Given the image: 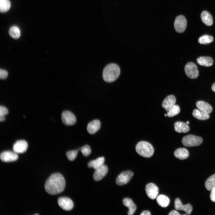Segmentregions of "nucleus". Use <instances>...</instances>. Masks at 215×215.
Segmentation results:
<instances>
[{"label":"nucleus","instance_id":"nucleus-1","mask_svg":"<svg viewBox=\"0 0 215 215\" xmlns=\"http://www.w3.org/2000/svg\"><path fill=\"white\" fill-rule=\"evenodd\" d=\"M65 186V180L63 176L59 173H56L52 174L47 179L44 188L48 194L56 195L62 192Z\"/></svg>","mask_w":215,"mask_h":215},{"label":"nucleus","instance_id":"nucleus-2","mask_svg":"<svg viewBox=\"0 0 215 215\" xmlns=\"http://www.w3.org/2000/svg\"><path fill=\"white\" fill-rule=\"evenodd\" d=\"M120 70L119 66L114 63H110L104 68L102 73L104 80L107 82H111L119 77Z\"/></svg>","mask_w":215,"mask_h":215},{"label":"nucleus","instance_id":"nucleus-3","mask_svg":"<svg viewBox=\"0 0 215 215\" xmlns=\"http://www.w3.org/2000/svg\"><path fill=\"white\" fill-rule=\"evenodd\" d=\"M136 150L139 155L147 158L151 156L154 152L151 145L148 142L143 141H141L137 144Z\"/></svg>","mask_w":215,"mask_h":215},{"label":"nucleus","instance_id":"nucleus-4","mask_svg":"<svg viewBox=\"0 0 215 215\" xmlns=\"http://www.w3.org/2000/svg\"><path fill=\"white\" fill-rule=\"evenodd\" d=\"M201 137L192 135H189L184 136L182 139V142L185 146L190 147L200 145L202 142Z\"/></svg>","mask_w":215,"mask_h":215},{"label":"nucleus","instance_id":"nucleus-5","mask_svg":"<svg viewBox=\"0 0 215 215\" xmlns=\"http://www.w3.org/2000/svg\"><path fill=\"white\" fill-rule=\"evenodd\" d=\"M184 70L186 75L190 79L196 78L199 76L197 66L193 62L188 63L185 66Z\"/></svg>","mask_w":215,"mask_h":215},{"label":"nucleus","instance_id":"nucleus-6","mask_svg":"<svg viewBox=\"0 0 215 215\" xmlns=\"http://www.w3.org/2000/svg\"><path fill=\"white\" fill-rule=\"evenodd\" d=\"M187 26V20L182 15H179L175 19L174 23V27L176 31L179 33L184 32Z\"/></svg>","mask_w":215,"mask_h":215},{"label":"nucleus","instance_id":"nucleus-7","mask_svg":"<svg viewBox=\"0 0 215 215\" xmlns=\"http://www.w3.org/2000/svg\"><path fill=\"white\" fill-rule=\"evenodd\" d=\"M133 173L130 171L122 172L117 177L116 183L119 185H122L128 183L133 176Z\"/></svg>","mask_w":215,"mask_h":215},{"label":"nucleus","instance_id":"nucleus-8","mask_svg":"<svg viewBox=\"0 0 215 215\" xmlns=\"http://www.w3.org/2000/svg\"><path fill=\"white\" fill-rule=\"evenodd\" d=\"M61 119L63 123L66 125H72L76 122V119L74 115L68 110L63 111L61 115Z\"/></svg>","mask_w":215,"mask_h":215},{"label":"nucleus","instance_id":"nucleus-9","mask_svg":"<svg viewBox=\"0 0 215 215\" xmlns=\"http://www.w3.org/2000/svg\"><path fill=\"white\" fill-rule=\"evenodd\" d=\"M145 190L147 196L150 199H154L156 198L159 193V189L154 184L148 183L146 185Z\"/></svg>","mask_w":215,"mask_h":215},{"label":"nucleus","instance_id":"nucleus-10","mask_svg":"<svg viewBox=\"0 0 215 215\" xmlns=\"http://www.w3.org/2000/svg\"><path fill=\"white\" fill-rule=\"evenodd\" d=\"M1 160L4 162H11L16 160L18 158L17 153L10 151L2 152L0 156Z\"/></svg>","mask_w":215,"mask_h":215},{"label":"nucleus","instance_id":"nucleus-11","mask_svg":"<svg viewBox=\"0 0 215 215\" xmlns=\"http://www.w3.org/2000/svg\"><path fill=\"white\" fill-rule=\"evenodd\" d=\"M59 206L63 210L65 211L71 210L73 207V203L72 201L67 197L59 198L58 200Z\"/></svg>","mask_w":215,"mask_h":215},{"label":"nucleus","instance_id":"nucleus-12","mask_svg":"<svg viewBox=\"0 0 215 215\" xmlns=\"http://www.w3.org/2000/svg\"><path fill=\"white\" fill-rule=\"evenodd\" d=\"M28 148V144L24 140L17 141L13 144V151L16 153H23L25 152Z\"/></svg>","mask_w":215,"mask_h":215},{"label":"nucleus","instance_id":"nucleus-13","mask_svg":"<svg viewBox=\"0 0 215 215\" xmlns=\"http://www.w3.org/2000/svg\"><path fill=\"white\" fill-rule=\"evenodd\" d=\"M108 172L107 166L106 165L103 164L95 170L93 174V179L96 181H98L102 179L106 175Z\"/></svg>","mask_w":215,"mask_h":215},{"label":"nucleus","instance_id":"nucleus-14","mask_svg":"<svg viewBox=\"0 0 215 215\" xmlns=\"http://www.w3.org/2000/svg\"><path fill=\"white\" fill-rule=\"evenodd\" d=\"M174 207L176 210L183 211L188 214H190L192 210V207L190 204L183 205L178 198H176L175 200Z\"/></svg>","mask_w":215,"mask_h":215},{"label":"nucleus","instance_id":"nucleus-15","mask_svg":"<svg viewBox=\"0 0 215 215\" xmlns=\"http://www.w3.org/2000/svg\"><path fill=\"white\" fill-rule=\"evenodd\" d=\"M176 99L175 97L172 95L167 96L163 100L162 103V106L166 111H168L170 109L175 105Z\"/></svg>","mask_w":215,"mask_h":215},{"label":"nucleus","instance_id":"nucleus-16","mask_svg":"<svg viewBox=\"0 0 215 215\" xmlns=\"http://www.w3.org/2000/svg\"><path fill=\"white\" fill-rule=\"evenodd\" d=\"M101 127L100 121L97 119L94 120L89 123L87 126V130L90 134L96 133Z\"/></svg>","mask_w":215,"mask_h":215},{"label":"nucleus","instance_id":"nucleus-17","mask_svg":"<svg viewBox=\"0 0 215 215\" xmlns=\"http://www.w3.org/2000/svg\"><path fill=\"white\" fill-rule=\"evenodd\" d=\"M122 202L123 205L129 209L128 215H133L136 209V207L132 200L129 198H126L123 199Z\"/></svg>","mask_w":215,"mask_h":215},{"label":"nucleus","instance_id":"nucleus-18","mask_svg":"<svg viewBox=\"0 0 215 215\" xmlns=\"http://www.w3.org/2000/svg\"><path fill=\"white\" fill-rule=\"evenodd\" d=\"M196 106L200 110L208 113H211L212 111V108L211 106L205 102L200 101L197 102Z\"/></svg>","mask_w":215,"mask_h":215},{"label":"nucleus","instance_id":"nucleus-19","mask_svg":"<svg viewBox=\"0 0 215 215\" xmlns=\"http://www.w3.org/2000/svg\"><path fill=\"white\" fill-rule=\"evenodd\" d=\"M174 128L176 131L179 133H185L190 130L188 124L180 121L174 123Z\"/></svg>","mask_w":215,"mask_h":215},{"label":"nucleus","instance_id":"nucleus-20","mask_svg":"<svg viewBox=\"0 0 215 215\" xmlns=\"http://www.w3.org/2000/svg\"><path fill=\"white\" fill-rule=\"evenodd\" d=\"M196 62L199 65L205 67L211 66L213 64L212 59L211 57L209 56L199 57L197 59Z\"/></svg>","mask_w":215,"mask_h":215},{"label":"nucleus","instance_id":"nucleus-21","mask_svg":"<svg viewBox=\"0 0 215 215\" xmlns=\"http://www.w3.org/2000/svg\"><path fill=\"white\" fill-rule=\"evenodd\" d=\"M200 16L202 21L205 25L208 26L212 25L213 23L212 17L208 12L203 11L201 13Z\"/></svg>","mask_w":215,"mask_h":215},{"label":"nucleus","instance_id":"nucleus-22","mask_svg":"<svg viewBox=\"0 0 215 215\" xmlns=\"http://www.w3.org/2000/svg\"><path fill=\"white\" fill-rule=\"evenodd\" d=\"M175 157L180 159H184L189 156V153L188 150L185 148H180L177 149L174 152Z\"/></svg>","mask_w":215,"mask_h":215},{"label":"nucleus","instance_id":"nucleus-23","mask_svg":"<svg viewBox=\"0 0 215 215\" xmlns=\"http://www.w3.org/2000/svg\"><path fill=\"white\" fill-rule=\"evenodd\" d=\"M105 161L104 157H100L96 159L90 161L88 164L89 168H92L96 170L102 165Z\"/></svg>","mask_w":215,"mask_h":215},{"label":"nucleus","instance_id":"nucleus-24","mask_svg":"<svg viewBox=\"0 0 215 215\" xmlns=\"http://www.w3.org/2000/svg\"><path fill=\"white\" fill-rule=\"evenodd\" d=\"M192 115L195 118L200 120H205L208 119L210 117L208 113L197 109L193 110Z\"/></svg>","mask_w":215,"mask_h":215},{"label":"nucleus","instance_id":"nucleus-25","mask_svg":"<svg viewBox=\"0 0 215 215\" xmlns=\"http://www.w3.org/2000/svg\"><path fill=\"white\" fill-rule=\"evenodd\" d=\"M156 198L157 203L162 207H166L169 204L170 201L169 198L165 195H159L157 196Z\"/></svg>","mask_w":215,"mask_h":215},{"label":"nucleus","instance_id":"nucleus-26","mask_svg":"<svg viewBox=\"0 0 215 215\" xmlns=\"http://www.w3.org/2000/svg\"><path fill=\"white\" fill-rule=\"evenodd\" d=\"M206 188L208 191L211 190L215 187V174L209 177L205 183Z\"/></svg>","mask_w":215,"mask_h":215},{"label":"nucleus","instance_id":"nucleus-27","mask_svg":"<svg viewBox=\"0 0 215 215\" xmlns=\"http://www.w3.org/2000/svg\"><path fill=\"white\" fill-rule=\"evenodd\" d=\"M11 4L9 0H0V10L2 13L8 11L10 9Z\"/></svg>","mask_w":215,"mask_h":215},{"label":"nucleus","instance_id":"nucleus-28","mask_svg":"<svg viewBox=\"0 0 215 215\" xmlns=\"http://www.w3.org/2000/svg\"><path fill=\"white\" fill-rule=\"evenodd\" d=\"M213 41V37L208 35H204L199 37L198 42L201 44H207L212 42Z\"/></svg>","mask_w":215,"mask_h":215},{"label":"nucleus","instance_id":"nucleus-29","mask_svg":"<svg viewBox=\"0 0 215 215\" xmlns=\"http://www.w3.org/2000/svg\"><path fill=\"white\" fill-rule=\"evenodd\" d=\"M10 36L14 39H17L20 36V30L18 27L14 26L11 27L9 31Z\"/></svg>","mask_w":215,"mask_h":215},{"label":"nucleus","instance_id":"nucleus-30","mask_svg":"<svg viewBox=\"0 0 215 215\" xmlns=\"http://www.w3.org/2000/svg\"><path fill=\"white\" fill-rule=\"evenodd\" d=\"M180 111L179 106L177 105H174L167 112V116L168 117H173L179 114Z\"/></svg>","mask_w":215,"mask_h":215},{"label":"nucleus","instance_id":"nucleus-31","mask_svg":"<svg viewBox=\"0 0 215 215\" xmlns=\"http://www.w3.org/2000/svg\"><path fill=\"white\" fill-rule=\"evenodd\" d=\"M79 150V149L67 151L66 153V155L68 159L70 161L74 160L76 157Z\"/></svg>","mask_w":215,"mask_h":215},{"label":"nucleus","instance_id":"nucleus-32","mask_svg":"<svg viewBox=\"0 0 215 215\" xmlns=\"http://www.w3.org/2000/svg\"><path fill=\"white\" fill-rule=\"evenodd\" d=\"M82 152L83 156H88L91 152L90 147L87 145H85L79 149Z\"/></svg>","mask_w":215,"mask_h":215},{"label":"nucleus","instance_id":"nucleus-33","mask_svg":"<svg viewBox=\"0 0 215 215\" xmlns=\"http://www.w3.org/2000/svg\"><path fill=\"white\" fill-rule=\"evenodd\" d=\"M8 113V111L7 108L5 107L0 106V116H5Z\"/></svg>","mask_w":215,"mask_h":215},{"label":"nucleus","instance_id":"nucleus-34","mask_svg":"<svg viewBox=\"0 0 215 215\" xmlns=\"http://www.w3.org/2000/svg\"><path fill=\"white\" fill-rule=\"evenodd\" d=\"M7 75V72L6 70L2 69L0 70V77L1 79H6Z\"/></svg>","mask_w":215,"mask_h":215},{"label":"nucleus","instance_id":"nucleus-35","mask_svg":"<svg viewBox=\"0 0 215 215\" xmlns=\"http://www.w3.org/2000/svg\"><path fill=\"white\" fill-rule=\"evenodd\" d=\"M211 191L210 198L213 202H215V187L213 188Z\"/></svg>","mask_w":215,"mask_h":215},{"label":"nucleus","instance_id":"nucleus-36","mask_svg":"<svg viewBox=\"0 0 215 215\" xmlns=\"http://www.w3.org/2000/svg\"><path fill=\"white\" fill-rule=\"evenodd\" d=\"M169 215H180L179 213L176 210H173L168 214Z\"/></svg>","mask_w":215,"mask_h":215},{"label":"nucleus","instance_id":"nucleus-37","mask_svg":"<svg viewBox=\"0 0 215 215\" xmlns=\"http://www.w3.org/2000/svg\"><path fill=\"white\" fill-rule=\"evenodd\" d=\"M141 215H150V212L148 211H144L142 212L140 214Z\"/></svg>","mask_w":215,"mask_h":215},{"label":"nucleus","instance_id":"nucleus-38","mask_svg":"<svg viewBox=\"0 0 215 215\" xmlns=\"http://www.w3.org/2000/svg\"><path fill=\"white\" fill-rule=\"evenodd\" d=\"M5 119V117L4 116H0V121L1 122L4 121Z\"/></svg>","mask_w":215,"mask_h":215},{"label":"nucleus","instance_id":"nucleus-39","mask_svg":"<svg viewBox=\"0 0 215 215\" xmlns=\"http://www.w3.org/2000/svg\"><path fill=\"white\" fill-rule=\"evenodd\" d=\"M211 89L214 92H215V82L212 85Z\"/></svg>","mask_w":215,"mask_h":215},{"label":"nucleus","instance_id":"nucleus-40","mask_svg":"<svg viewBox=\"0 0 215 215\" xmlns=\"http://www.w3.org/2000/svg\"><path fill=\"white\" fill-rule=\"evenodd\" d=\"M186 124H187L188 125L189 123V122L188 121L186 122Z\"/></svg>","mask_w":215,"mask_h":215},{"label":"nucleus","instance_id":"nucleus-41","mask_svg":"<svg viewBox=\"0 0 215 215\" xmlns=\"http://www.w3.org/2000/svg\"><path fill=\"white\" fill-rule=\"evenodd\" d=\"M165 116H167V114H165Z\"/></svg>","mask_w":215,"mask_h":215},{"label":"nucleus","instance_id":"nucleus-42","mask_svg":"<svg viewBox=\"0 0 215 215\" xmlns=\"http://www.w3.org/2000/svg\"><path fill=\"white\" fill-rule=\"evenodd\" d=\"M35 215H39V214H35Z\"/></svg>","mask_w":215,"mask_h":215}]
</instances>
